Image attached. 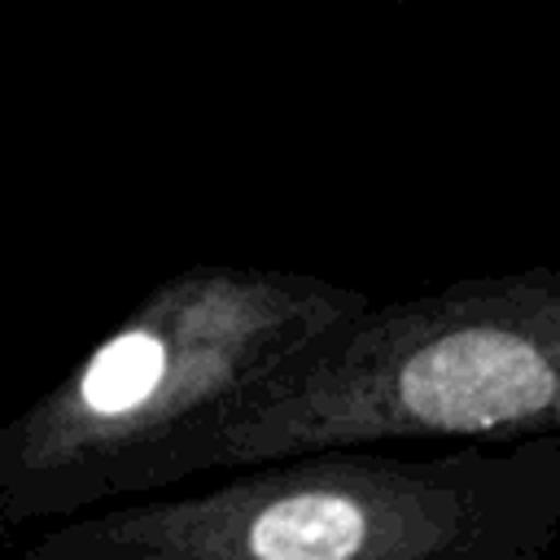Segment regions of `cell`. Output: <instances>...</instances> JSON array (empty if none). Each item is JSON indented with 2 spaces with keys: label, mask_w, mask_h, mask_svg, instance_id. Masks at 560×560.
I'll return each instance as SVG.
<instances>
[{
  "label": "cell",
  "mask_w": 560,
  "mask_h": 560,
  "mask_svg": "<svg viewBox=\"0 0 560 560\" xmlns=\"http://www.w3.org/2000/svg\"><path fill=\"white\" fill-rule=\"evenodd\" d=\"M368 306L306 271H175L0 429V538L179 481L201 438Z\"/></svg>",
  "instance_id": "cell-1"
},
{
  "label": "cell",
  "mask_w": 560,
  "mask_h": 560,
  "mask_svg": "<svg viewBox=\"0 0 560 560\" xmlns=\"http://www.w3.org/2000/svg\"><path fill=\"white\" fill-rule=\"evenodd\" d=\"M560 534V438L429 459L319 451L48 529L22 560H542Z\"/></svg>",
  "instance_id": "cell-2"
},
{
  "label": "cell",
  "mask_w": 560,
  "mask_h": 560,
  "mask_svg": "<svg viewBox=\"0 0 560 560\" xmlns=\"http://www.w3.org/2000/svg\"><path fill=\"white\" fill-rule=\"evenodd\" d=\"M394 438H560V267L359 311L201 438L179 481Z\"/></svg>",
  "instance_id": "cell-3"
}]
</instances>
